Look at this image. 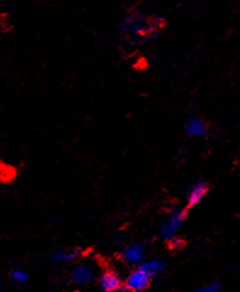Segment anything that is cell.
I'll return each mask as SVG.
<instances>
[{
  "mask_svg": "<svg viewBox=\"0 0 240 292\" xmlns=\"http://www.w3.org/2000/svg\"><path fill=\"white\" fill-rule=\"evenodd\" d=\"M210 193V184L205 179H199L193 184V186L190 188L189 193H188L187 197V205L185 208L190 210L198 206L201 201H204L205 197L207 196Z\"/></svg>",
  "mask_w": 240,
  "mask_h": 292,
  "instance_id": "obj_4",
  "label": "cell"
},
{
  "mask_svg": "<svg viewBox=\"0 0 240 292\" xmlns=\"http://www.w3.org/2000/svg\"><path fill=\"white\" fill-rule=\"evenodd\" d=\"M184 132L189 138H201L209 133V124L198 116H190L184 124Z\"/></svg>",
  "mask_w": 240,
  "mask_h": 292,
  "instance_id": "obj_6",
  "label": "cell"
},
{
  "mask_svg": "<svg viewBox=\"0 0 240 292\" xmlns=\"http://www.w3.org/2000/svg\"><path fill=\"white\" fill-rule=\"evenodd\" d=\"M138 267L142 268L143 270H145L154 279V278L159 277V275H161L166 270V262L160 258H154L149 259V261L140 262Z\"/></svg>",
  "mask_w": 240,
  "mask_h": 292,
  "instance_id": "obj_10",
  "label": "cell"
},
{
  "mask_svg": "<svg viewBox=\"0 0 240 292\" xmlns=\"http://www.w3.org/2000/svg\"><path fill=\"white\" fill-rule=\"evenodd\" d=\"M153 278L145 270L138 267L123 281L122 291H145L152 285Z\"/></svg>",
  "mask_w": 240,
  "mask_h": 292,
  "instance_id": "obj_3",
  "label": "cell"
},
{
  "mask_svg": "<svg viewBox=\"0 0 240 292\" xmlns=\"http://www.w3.org/2000/svg\"><path fill=\"white\" fill-rule=\"evenodd\" d=\"M95 279V270L89 264H78L70 274V281L75 286H87Z\"/></svg>",
  "mask_w": 240,
  "mask_h": 292,
  "instance_id": "obj_5",
  "label": "cell"
},
{
  "mask_svg": "<svg viewBox=\"0 0 240 292\" xmlns=\"http://www.w3.org/2000/svg\"><path fill=\"white\" fill-rule=\"evenodd\" d=\"M28 272H26V270L23 269H20V268H17V269L12 270L11 272V279L15 281V283H18V284H25L28 281Z\"/></svg>",
  "mask_w": 240,
  "mask_h": 292,
  "instance_id": "obj_13",
  "label": "cell"
},
{
  "mask_svg": "<svg viewBox=\"0 0 240 292\" xmlns=\"http://www.w3.org/2000/svg\"><path fill=\"white\" fill-rule=\"evenodd\" d=\"M145 253H147V248L142 243H131V245L126 246L123 250L122 257L123 259L129 264H139L140 262L144 261Z\"/></svg>",
  "mask_w": 240,
  "mask_h": 292,
  "instance_id": "obj_8",
  "label": "cell"
},
{
  "mask_svg": "<svg viewBox=\"0 0 240 292\" xmlns=\"http://www.w3.org/2000/svg\"><path fill=\"white\" fill-rule=\"evenodd\" d=\"M188 213H189V210L188 208H180V210H176L168 218L164 220V223L161 225L160 237L164 241L172 239L173 236H176V234L184 225V223L188 219Z\"/></svg>",
  "mask_w": 240,
  "mask_h": 292,
  "instance_id": "obj_2",
  "label": "cell"
},
{
  "mask_svg": "<svg viewBox=\"0 0 240 292\" xmlns=\"http://www.w3.org/2000/svg\"><path fill=\"white\" fill-rule=\"evenodd\" d=\"M166 242L169 250L173 251V252H179V251H182L185 247V240L182 239V237L173 236L172 239L167 240Z\"/></svg>",
  "mask_w": 240,
  "mask_h": 292,
  "instance_id": "obj_12",
  "label": "cell"
},
{
  "mask_svg": "<svg viewBox=\"0 0 240 292\" xmlns=\"http://www.w3.org/2000/svg\"><path fill=\"white\" fill-rule=\"evenodd\" d=\"M195 290L198 292H220L222 290V285L218 281H211V283H207L206 285L198 286Z\"/></svg>",
  "mask_w": 240,
  "mask_h": 292,
  "instance_id": "obj_14",
  "label": "cell"
},
{
  "mask_svg": "<svg viewBox=\"0 0 240 292\" xmlns=\"http://www.w3.org/2000/svg\"><path fill=\"white\" fill-rule=\"evenodd\" d=\"M99 289L102 291H122L123 281L114 270H106L98 279Z\"/></svg>",
  "mask_w": 240,
  "mask_h": 292,
  "instance_id": "obj_7",
  "label": "cell"
},
{
  "mask_svg": "<svg viewBox=\"0 0 240 292\" xmlns=\"http://www.w3.org/2000/svg\"><path fill=\"white\" fill-rule=\"evenodd\" d=\"M15 177V170L9 164H5L0 162V182H10Z\"/></svg>",
  "mask_w": 240,
  "mask_h": 292,
  "instance_id": "obj_11",
  "label": "cell"
},
{
  "mask_svg": "<svg viewBox=\"0 0 240 292\" xmlns=\"http://www.w3.org/2000/svg\"><path fill=\"white\" fill-rule=\"evenodd\" d=\"M80 256V251L76 248H70V250H54L51 251L49 258L53 263H71L75 262Z\"/></svg>",
  "mask_w": 240,
  "mask_h": 292,
  "instance_id": "obj_9",
  "label": "cell"
},
{
  "mask_svg": "<svg viewBox=\"0 0 240 292\" xmlns=\"http://www.w3.org/2000/svg\"><path fill=\"white\" fill-rule=\"evenodd\" d=\"M162 29V21L149 13L134 12L123 20L121 33L128 39L144 42L152 39Z\"/></svg>",
  "mask_w": 240,
  "mask_h": 292,
  "instance_id": "obj_1",
  "label": "cell"
}]
</instances>
